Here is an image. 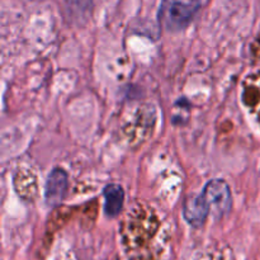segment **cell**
<instances>
[{
    "label": "cell",
    "mask_w": 260,
    "mask_h": 260,
    "mask_svg": "<svg viewBox=\"0 0 260 260\" xmlns=\"http://www.w3.org/2000/svg\"><path fill=\"white\" fill-rule=\"evenodd\" d=\"M202 7V0H161L159 20L169 32H178L192 23Z\"/></svg>",
    "instance_id": "1"
},
{
    "label": "cell",
    "mask_w": 260,
    "mask_h": 260,
    "mask_svg": "<svg viewBox=\"0 0 260 260\" xmlns=\"http://www.w3.org/2000/svg\"><path fill=\"white\" fill-rule=\"evenodd\" d=\"M203 198L207 202L210 207V212L216 218H220L225 216L230 211L233 205V198H231V190L228 183L222 179L210 180L203 188L202 193Z\"/></svg>",
    "instance_id": "2"
},
{
    "label": "cell",
    "mask_w": 260,
    "mask_h": 260,
    "mask_svg": "<svg viewBox=\"0 0 260 260\" xmlns=\"http://www.w3.org/2000/svg\"><path fill=\"white\" fill-rule=\"evenodd\" d=\"M210 213V207L202 194L190 196L183 203V217L193 228H202Z\"/></svg>",
    "instance_id": "4"
},
{
    "label": "cell",
    "mask_w": 260,
    "mask_h": 260,
    "mask_svg": "<svg viewBox=\"0 0 260 260\" xmlns=\"http://www.w3.org/2000/svg\"><path fill=\"white\" fill-rule=\"evenodd\" d=\"M104 212L108 217H116L123 207L124 190L119 184H109L104 188Z\"/></svg>",
    "instance_id": "5"
},
{
    "label": "cell",
    "mask_w": 260,
    "mask_h": 260,
    "mask_svg": "<svg viewBox=\"0 0 260 260\" xmlns=\"http://www.w3.org/2000/svg\"><path fill=\"white\" fill-rule=\"evenodd\" d=\"M68 192V174L65 170L56 168L50 173L46 182L45 197L50 206H58Z\"/></svg>",
    "instance_id": "3"
}]
</instances>
